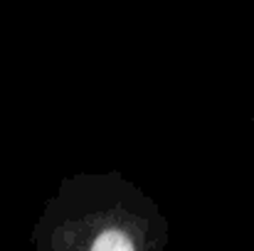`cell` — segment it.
<instances>
[{
  "mask_svg": "<svg viewBox=\"0 0 254 251\" xmlns=\"http://www.w3.org/2000/svg\"><path fill=\"white\" fill-rule=\"evenodd\" d=\"M91 251H136V249H133V242H131L124 232L109 229V232H104V234L94 242Z\"/></svg>",
  "mask_w": 254,
  "mask_h": 251,
  "instance_id": "1",
  "label": "cell"
}]
</instances>
